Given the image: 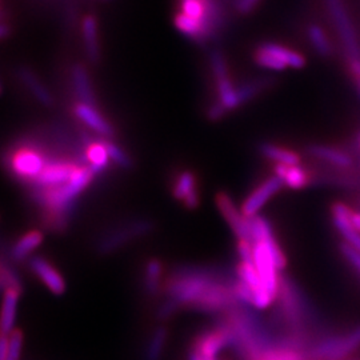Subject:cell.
Masks as SVG:
<instances>
[{
	"instance_id": "obj_1",
	"label": "cell",
	"mask_w": 360,
	"mask_h": 360,
	"mask_svg": "<svg viewBox=\"0 0 360 360\" xmlns=\"http://www.w3.org/2000/svg\"><path fill=\"white\" fill-rule=\"evenodd\" d=\"M168 299L179 307L188 306L199 311L218 312L233 307L238 302L233 292V281L206 267H180L168 279Z\"/></svg>"
},
{
	"instance_id": "obj_2",
	"label": "cell",
	"mask_w": 360,
	"mask_h": 360,
	"mask_svg": "<svg viewBox=\"0 0 360 360\" xmlns=\"http://www.w3.org/2000/svg\"><path fill=\"white\" fill-rule=\"evenodd\" d=\"M95 174L89 166H79L72 178L65 184L47 191L31 193L34 202L41 207L51 229L65 230L74 212L77 199L90 186Z\"/></svg>"
},
{
	"instance_id": "obj_3",
	"label": "cell",
	"mask_w": 360,
	"mask_h": 360,
	"mask_svg": "<svg viewBox=\"0 0 360 360\" xmlns=\"http://www.w3.org/2000/svg\"><path fill=\"white\" fill-rule=\"evenodd\" d=\"M155 224L150 219H136L122 223L104 232L96 242V251L101 255H110L117 250L154 231Z\"/></svg>"
},
{
	"instance_id": "obj_4",
	"label": "cell",
	"mask_w": 360,
	"mask_h": 360,
	"mask_svg": "<svg viewBox=\"0 0 360 360\" xmlns=\"http://www.w3.org/2000/svg\"><path fill=\"white\" fill-rule=\"evenodd\" d=\"M47 154L32 144H22L10 158V168L13 176L31 184L43 172L49 160Z\"/></svg>"
},
{
	"instance_id": "obj_5",
	"label": "cell",
	"mask_w": 360,
	"mask_h": 360,
	"mask_svg": "<svg viewBox=\"0 0 360 360\" xmlns=\"http://www.w3.org/2000/svg\"><path fill=\"white\" fill-rule=\"evenodd\" d=\"M79 166V163L68 158H51L43 172L30 184L32 190L31 193L47 191L65 184L72 178Z\"/></svg>"
},
{
	"instance_id": "obj_6",
	"label": "cell",
	"mask_w": 360,
	"mask_h": 360,
	"mask_svg": "<svg viewBox=\"0 0 360 360\" xmlns=\"http://www.w3.org/2000/svg\"><path fill=\"white\" fill-rule=\"evenodd\" d=\"M217 206L239 242H248L252 245L251 219L245 218L242 210L235 206L231 196L229 193H219L217 195Z\"/></svg>"
},
{
	"instance_id": "obj_7",
	"label": "cell",
	"mask_w": 360,
	"mask_h": 360,
	"mask_svg": "<svg viewBox=\"0 0 360 360\" xmlns=\"http://www.w3.org/2000/svg\"><path fill=\"white\" fill-rule=\"evenodd\" d=\"M360 346V326L354 331L343 335L330 338L321 342L316 347L314 348L312 354L318 359L336 360L345 358L351 354L354 349Z\"/></svg>"
},
{
	"instance_id": "obj_8",
	"label": "cell",
	"mask_w": 360,
	"mask_h": 360,
	"mask_svg": "<svg viewBox=\"0 0 360 360\" xmlns=\"http://www.w3.org/2000/svg\"><path fill=\"white\" fill-rule=\"evenodd\" d=\"M238 278L248 285V288L252 292V303L251 306L257 309H264L270 307L274 302V295L267 290V287L263 283L259 272H257L255 263H242L238 266L236 270Z\"/></svg>"
},
{
	"instance_id": "obj_9",
	"label": "cell",
	"mask_w": 360,
	"mask_h": 360,
	"mask_svg": "<svg viewBox=\"0 0 360 360\" xmlns=\"http://www.w3.org/2000/svg\"><path fill=\"white\" fill-rule=\"evenodd\" d=\"M252 248H254V263L257 272L263 283L267 287V290L274 295V297H276L281 292L282 283L278 274L279 269L276 267L274 259L271 257L270 250L262 242L252 243Z\"/></svg>"
},
{
	"instance_id": "obj_10",
	"label": "cell",
	"mask_w": 360,
	"mask_h": 360,
	"mask_svg": "<svg viewBox=\"0 0 360 360\" xmlns=\"http://www.w3.org/2000/svg\"><path fill=\"white\" fill-rule=\"evenodd\" d=\"M235 345V335L230 326H221L217 330L207 331L198 338L195 351L206 359L215 360L217 355L227 346Z\"/></svg>"
},
{
	"instance_id": "obj_11",
	"label": "cell",
	"mask_w": 360,
	"mask_h": 360,
	"mask_svg": "<svg viewBox=\"0 0 360 360\" xmlns=\"http://www.w3.org/2000/svg\"><path fill=\"white\" fill-rule=\"evenodd\" d=\"M283 181L279 179L276 175L262 181L257 188L247 196L243 205H242V212L245 214V218L252 219L257 217L259 211L263 206L270 200L275 193H279L283 187Z\"/></svg>"
},
{
	"instance_id": "obj_12",
	"label": "cell",
	"mask_w": 360,
	"mask_h": 360,
	"mask_svg": "<svg viewBox=\"0 0 360 360\" xmlns=\"http://www.w3.org/2000/svg\"><path fill=\"white\" fill-rule=\"evenodd\" d=\"M330 13H333L335 25L339 31V35L342 37V40L346 46L349 56L356 60L359 58V46H358V40L355 37L354 28L349 23L347 13L342 4V0H327Z\"/></svg>"
},
{
	"instance_id": "obj_13",
	"label": "cell",
	"mask_w": 360,
	"mask_h": 360,
	"mask_svg": "<svg viewBox=\"0 0 360 360\" xmlns=\"http://www.w3.org/2000/svg\"><path fill=\"white\" fill-rule=\"evenodd\" d=\"M30 270L35 274L41 283L44 284L53 295H63L65 292V282L51 263L41 257H32L28 262Z\"/></svg>"
},
{
	"instance_id": "obj_14",
	"label": "cell",
	"mask_w": 360,
	"mask_h": 360,
	"mask_svg": "<svg viewBox=\"0 0 360 360\" xmlns=\"http://www.w3.org/2000/svg\"><path fill=\"white\" fill-rule=\"evenodd\" d=\"M74 114L77 116L79 122H82L87 129L94 131L95 134L104 136V138H112L114 136V127L95 108V105L77 102L75 107H74Z\"/></svg>"
},
{
	"instance_id": "obj_15",
	"label": "cell",
	"mask_w": 360,
	"mask_h": 360,
	"mask_svg": "<svg viewBox=\"0 0 360 360\" xmlns=\"http://www.w3.org/2000/svg\"><path fill=\"white\" fill-rule=\"evenodd\" d=\"M172 195L187 208L190 210L198 208L200 203V198H199L198 181L195 178V174L191 171H181L174 181Z\"/></svg>"
},
{
	"instance_id": "obj_16",
	"label": "cell",
	"mask_w": 360,
	"mask_h": 360,
	"mask_svg": "<svg viewBox=\"0 0 360 360\" xmlns=\"http://www.w3.org/2000/svg\"><path fill=\"white\" fill-rule=\"evenodd\" d=\"M352 211L343 203H336L333 207L335 227L343 235L346 243L360 252V232L356 231L351 224Z\"/></svg>"
},
{
	"instance_id": "obj_17",
	"label": "cell",
	"mask_w": 360,
	"mask_h": 360,
	"mask_svg": "<svg viewBox=\"0 0 360 360\" xmlns=\"http://www.w3.org/2000/svg\"><path fill=\"white\" fill-rule=\"evenodd\" d=\"M82 37L84 41L86 53L94 65L101 59V46H99V26L98 19L94 15L84 16L82 22Z\"/></svg>"
},
{
	"instance_id": "obj_18",
	"label": "cell",
	"mask_w": 360,
	"mask_h": 360,
	"mask_svg": "<svg viewBox=\"0 0 360 360\" xmlns=\"http://www.w3.org/2000/svg\"><path fill=\"white\" fill-rule=\"evenodd\" d=\"M71 79L74 84V91L77 94V101L80 103L91 104L95 105V94L94 87L91 83V77L86 70V67L82 65H75L71 71Z\"/></svg>"
},
{
	"instance_id": "obj_19",
	"label": "cell",
	"mask_w": 360,
	"mask_h": 360,
	"mask_svg": "<svg viewBox=\"0 0 360 360\" xmlns=\"http://www.w3.org/2000/svg\"><path fill=\"white\" fill-rule=\"evenodd\" d=\"M3 306H1V334L10 335L15 331V321H16V311L20 292L19 290H6L3 291Z\"/></svg>"
},
{
	"instance_id": "obj_20",
	"label": "cell",
	"mask_w": 360,
	"mask_h": 360,
	"mask_svg": "<svg viewBox=\"0 0 360 360\" xmlns=\"http://www.w3.org/2000/svg\"><path fill=\"white\" fill-rule=\"evenodd\" d=\"M41 243H43L41 232L37 231V230L27 232L13 243L10 257L13 262H23L27 257H31L32 252L39 248Z\"/></svg>"
},
{
	"instance_id": "obj_21",
	"label": "cell",
	"mask_w": 360,
	"mask_h": 360,
	"mask_svg": "<svg viewBox=\"0 0 360 360\" xmlns=\"http://www.w3.org/2000/svg\"><path fill=\"white\" fill-rule=\"evenodd\" d=\"M19 77H20L22 83L26 86L27 90L34 95V98L38 101L39 103L43 104L44 107H51L53 104L51 92L40 82V79L31 70L20 68Z\"/></svg>"
},
{
	"instance_id": "obj_22",
	"label": "cell",
	"mask_w": 360,
	"mask_h": 360,
	"mask_svg": "<svg viewBox=\"0 0 360 360\" xmlns=\"http://www.w3.org/2000/svg\"><path fill=\"white\" fill-rule=\"evenodd\" d=\"M163 266L159 259H150L143 270V288L148 295L159 294L162 288Z\"/></svg>"
},
{
	"instance_id": "obj_23",
	"label": "cell",
	"mask_w": 360,
	"mask_h": 360,
	"mask_svg": "<svg viewBox=\"0 0 360 360\" xmlns=\"http://www.w3.org/2000/svg\"><path fill=\"white\" fill-rule=\"evenodd\" d=\"M86 162L95 175L103 172L108 166V163L111 162L108 153H107L105 141L104 142H89L86 144Z\"/></svg>"
},
{
	"instance_id": "obj_24",
	"label": "cell",
	"mask_w": 360,
	"mask_h": 360,
	"mask_svg": "<svg viewBox=\"0 0 360 360\" xmlns=\"http://www.w3.org/2000/svg\"><path fill=\"white\" fill-rule=\"evenodd\" d=\"M275 175L283 181L284 186L299 190L309 184V175L300 166H275Z\"/></svg>"
},
{
	"instance_id": "obj_25",
	"label": "cell",
	"mask_w": 360,
	"mask_h": 360,
	"mask_svg": "<svg viewBox=\"0 0 360 360\" xmlns=\"http://www.w3.org/2000/svg\"><path fill=\"white\" fill-rule=\"evenodd\" d=\"M257 49H260L262 51L270 53L271 56H274L275 59H278L279 62H282L285 67H292V68H302L306 60L304 58L297 53V52L288 50L281 44H275V43H264L262 46H259Z\"/></svg>"
},
{
	"instance_id": "obj_26",
	"label": "cell",
	"mask_w": 360,
	"mask_h": 360,
	"mask_svg": "<svg viewBox=\"0 0 360 360\" xmlns=\"http://www.w3.org/2000/svg\"><path fill=\"white\" fill-rule=\"evenodd\" d=\"M260 153L263 156H266L267 159H270L272 162H275L276 165H284V166H297L300 162L299 155L291 151V150H285L283 147L275 146L272 143H263L259 147Z\"/></svg>"
},
{
	"instance_id": "obj_27",
	"label": "cell",
	"mask_w": 360,
	"mask_h": 360,
	"mask_svg": "<svg viewBox=\"0 0 360 360\" xmlns=\"http://www.w3.org/2000/svg\"><path fill=\"white\" fill-rule=\"evenodd\" d=\"M309 154L327 163L335 165L338 167H349L352 163V159L347 153H343L340 150H336L333 147L326 146H311L309 148Z\"/></svg>"
},
{
	"instance_id": "obj_28",
	"label": "cell",
	"mask_w": 360,
	"mask_h": 360,
	"mask_svg": "<svg viewBox=\"0 0 360 360\" xmlns=\"http://www.w3.org/2000/svg\"><path fill=\"white\" fill-rule=\"evenodd\" d=\"M167 342V330L165 327H158L150 336L148 345L146 348V360H160L163 349Z\"/></svg>"
},
{
	"instance_id": "obj_29",
	"label": "cell",
	"mask_w": 360,
	"mask_h": 360,
	"mask_svg": "<svg viewBox=\"0 0 360 360\" xmlns=\"http://www.w3.org/2000/svg\"><path fill=\"white\" fill-rule=\"evenodd\" d=\"M105 147H107V153L110 156V160L114 162L116 166H119L120 168H129L132 167V160L129 158V155L114 142L111 141H105Z\"/></svg>"
},
{
	"instance_id": "obj_30",
	"label": "cell",
	"mask_w": 360,
	"mask_h": 360,
	"mask_svg": "<svg viewBox=\"0 0 360 360\" xmlns=\"http://www.w3.org/2000/svg\"><path fill=\"white\" fill-rule=\"evenodd\" d=\"M1 288L3 291L6 290H19L22 291V282L18 276V274L3 262L1 266Z\"/></svg>"
},
{
	"instance_id": "obj_31",
	"label": "cell",
	"mask_w": 360,
	"mask_h": 360,
	"mask_svg": "<svg viewBox=\"0 0 360 360\" xmlns=\"http://www.w3.org/2000/svg\"><path fill=\"white\" fill-rule=\"evenodd\" d=\"M23 347V335L19 330H15L8 335V355L6 360H20Z\"/></svg>"
},
{
	"instance_id": "obj_32",
	"label": "cell",
	"mask_w": 360,
	"mask_h": 360,
	"mask_svg": "<svg viewBox=\"0 0 360 360\" xmlns=\"http://www.w3.org/2000/svg\"><path fill=\"white\" fill-rule=\"evenodd\" d=\"M309 39H311L314 47L318 50V52H321L323 55H327L328 52L331 51L328 39L324 35V32L319 27H311L309 28Z\"/></svg>"
},
{
	"instance_id": "obj_33",
	"label": "cell",
	"mask_w": 360,
	"mask_h": 360,
	"mask_svg": "<svg viewBox=\"0 0 360 360\" xmlns=\"http://www.w3.org/2000/svg\"><path fill=\"white\" fill-rule=\"evenodd\" d=\"M259 360H300V358L291 349H270L266 351Z\"/></svg>"
},
{
	"instance_id": "obj_34",
	"label": "cell",
	"mask_w": 360,
	"mask_h": 360,
	"mask_svg": "<svg viewBox=\"0 0 360 360\" xmlns=\"http://www.w3.org/2000/svg\"><path fill=\"white\" fill-rule=\"evenodd\" d=\"M340 250L343 252L345 257L347 259L348 262L360 272V252L356 251L355 248H352L351 245L347 243H343L340 245Z\"/></svg>"
},
{
	"instance_id": "obj_35",
	"label": "cell",
	"mask_w": 360,
	"mask_h": 360,
	"mask_svg": "<svg viewBox=\"0 0 360 360\" xmlns=\"http://www.w3.org/2000/svg\"><path fill=\"white\" fill-rule=\"evenodd\" d=\"M260 0H236L235 1V7L236 11L242 15H247V13H252L257 8Z\"/></svg>"
},
{
	"instance_id": "obj_36",
	"label": "cell",
	"mask_w": 360,
	"mask_h": 360,
	"mask_svg": "<svg viewBox=\"0 0 360 360\" xmlns=\"http://www.w3.org/2000/svg\"><path fill=\"white\" fill-rule=\"evenodd\" d=\"M8 355V335L1 334V342H0V360L7 359Z\"/></svg>"
},
{
	"instance_id": "obj_37",
	"label": "cell",
	"mask_w": 360,
	"mask_h": 360,
	"mask_svg": "<svg viewBox=\"0 0 360 360\" xmlns=\"http://www.w3.org/2000/svg\"><path fill=\"white\" fill-rule=\"evenodd\" d=\"M351 224L356 231L360 232V212L351 214Z\"/></svg>"
},
{
	"instance_id": "obj_38",
	"label": "cell",
	"mask_w": 360,
	"mask_h": 360,
	"mask_svg": "<svg viewBox=\"0 0 360 360\" xmlns=\"http://www.w3.org/2000/svg\"><path fill=\"white\" fill-rule=\"evenodd\" d=\"M351 67H352V71H354V72H355V74H356V75H358V77H360V60H359V59H356V60H354V62H352V65H351Z\"/></svg>"
},
{
	"instance_id": "obj_39",
	"label": "cell",
	"mask_w": 360,
	"mask_h": 360,
	"mask_svg": "<svg viewBox=\"0 0 360 360\" xmlns=\"http://www.w3.org/2000/svg\"><path fill=\"white\" fill-rule=\"evenodd\" d=\"M190 360H212V359H206V358H203L200 354H198L195 349H193V352L190 354Z\"/></svg>"
},
{
	"instance_id": "obj_40",
	"label": "cell",
	"mask_w": 360,
	"mask_h": 360,
	"mask_svg": "<svg viewBox=\"0 0 360 360\" xmlns=\"http://www.w3.org/2000/svg\"><path fill=\"white\" fill-rule=\"evenodd\" d=\"M359 87H360V82H359Z\"/></svg>"
}]
</instances>
